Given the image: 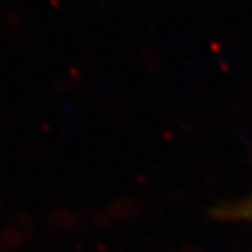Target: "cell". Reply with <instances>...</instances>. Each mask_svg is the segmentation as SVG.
Segmentation results:
<instances>
[{"mask_svg":"<svg viewBox=\"0 0 252 252\" xmlns=\"http://www.w3.org/2000/svg\"><path fill=\"white\" fill-rule=\"evenodd\" d=\"M245 212L251 214V216H252V201H251V203H249V207H247V209H245Z\"/></svg>","mask_w":252,"mask_h":252,"instance_id":"6da1fadb","label":"cell"}]
</instances>
